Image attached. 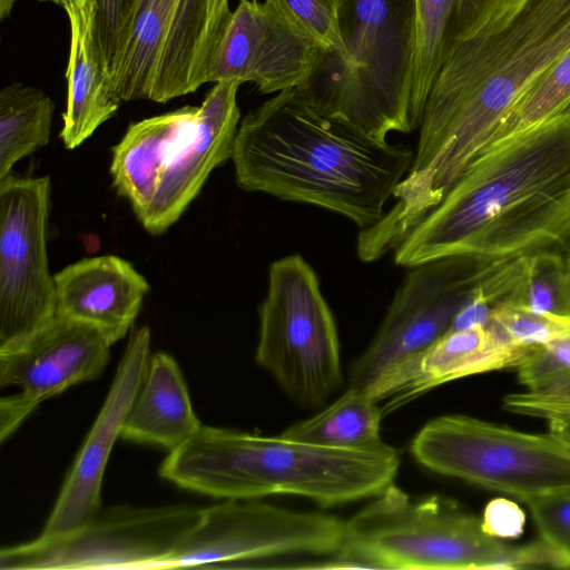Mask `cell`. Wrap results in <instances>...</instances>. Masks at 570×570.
I'll return each mask as SVG.
<instances>
[{
	"label": "cell",
	"instance_id": "obj_1",
	"mask_svg": "<svg viewBox=\"0 0 570 570\" xmlns=\"http://www.w3.org/2000/svg\"><path fill=\"white\" fill-rule=\"evenodd\" d=\"M570 47V0H510L438 73L423 110L399 208L423 218L489 145L498 127Z\"/></svg>",
	"mask_w": 570,
	"mask_h": 570
},
{
	"label": "cell",
	"instance_id": "obj_2",
	"mask_svg": "<svg viewBox=\"0 0 570 570\" xmlns=\"http://www.w3.org/2000/svg\"><path fill=\"white\" fill-rule=\"evenodd\" d=\"M570 246V105L483 150L393 253L413 267Z\"/></svg>",
	"mask_w": 570,
	"mask_h": 570
},
{
	"label": "cell",
	"instance_id": "obj_3",
	"mask_svg": "<svg viewBox=\"0 0 570 570\" xmlns=\"http://www.w3.org/2000/svg\"><path fill=\"white\" fill-rule=\"evenodd\" d=\"M413 157L410 147L327 116L291 88L240 120L230 159L242 189L321 207L363 230L383 218Z\"/></svg>",
	"mask_w": 570,
	"mask_h": 570
},
{
	"label": "cell",
	"instance_id": "obj_4",
	"mask_svg": "<svg viewBox=\"0 0 570 570\" xmlns=\"http://www.w3.org/2000/svg\"><path fill=\"white\" fill-rule=\"evenodd\" d=\"M393 448L370 452L306 444L282 436L202 425L169 451L161 478L216 499L287 494L333 507L373 498L394 482Z\"/></svg>",
	"mask_w": 570,
	"mask_h": 570
},
{
	"label": "cell",
	"instance_id": "obj_5",
	"mask_svg": "<svg viewBox=\"0 0 570 570\" xmlns=\"http://www.w3.org/2000/svg\"><path fill=\"white\" fill-rule=\"evenodd\" d=\"M240 85L215 82L200 106L132 122L112 147V184L150 234L177 222L210 173L232 158Z\"/></svg>",
	"mask_w": 570,
	"mask_h": 570
},
{
	"label": "cell",
	"instance_id": "obj_6",
	"mask_svg": "<svg viewBox=\"0 0 570 570\" xmlns=\"http://www.w3.org/2000/svg\"><path fill=\"white\" fill-rule=\"evenodd\" d=\"M343 56L324 49L296 87L321 112L386 141L419 129L411 102L413 0H342Z\"/></svg>",
	"mask_w": 570,
	"mask_h": 570
},
{
	"label": "cell",
	"instance_id": "obj_7",
	"mask_svg": "<svg viewBox=\"0 0 570 570\" xmlns=\"http://www.w3.org/2000/svg\"><path fill=\"white\" fill-rule=\"evenodd\" d=\"M345 521L333 568L405 570L552 567L540 540L511 547L488 534L481 518L439 494L413 498L393 483Z\"/></svg>",
	"mask_w": 570,
	"mask_h": 570
},
{
	"label": "cell",
	"instance_id": "obj_8",
	"mask_svg": "<svg viewBox=\"0 0 570 570\" xmlns=\"http://www.w3.org/2000/svg\"><path fill=\"white\" fill-rule=\"evenodd\" d=\"M410 452L423 468L527 502L570 491V441L520 432L472 416L426 422Z\"/></svg>",
	"mask_w": 570,
	"mask_h": 570
},
{
	"label": "cell",
	"instance_id": "obj_9",
	"mask_svg": "<svg viewBox=\"0 0 570 570\" xmlns=\"http://www.w3.org/2000/svg\"><path fill=\"white\" fill-rule=\"evenodd\" d=\"M229 0H139L110 67L114 98L167 102L209 82Z\"/></svg>",
	"mask_w": 570,
	"mask_h": 570
},
{
	"label": "cell",
	"instance_id": "obj_10",
	"mask_svg": "<svg viewBox=\"0 0 570 570\" xmlns=\"http://www.w3.org/2000/svg\"><path fill=\"white\" fill-rule=\"evenodd\" d=\"M258 317L256 363L295 403L322 406L343 383L340 341L317 275L303 256L269 265Z\"/></svg>",
	"mask_w": 570,
	"mask_h": 570
},
{
	"label": "cell",
	"instance_id": "obj_11",
	"mask_svg": "<svg viewBox=\"0 0 570 570\" xmlns=\"http://www.w3.org/2000/svg\"><path fill=\"white\" fill-rule=\"evenodd\" d=\"M200 508L114 505L67 532L0 551L1 570H157L196 523Z\"/></svg>",
	"mask_w": 570,
	"mask_h": 570
},
{
	"label": "cell",
	"instance_id": "obj_12",
	"mask_svg": "<svg viewBox=\"0 0 570 570\" xmlns=\"http://www.w3.org/2000/svg\"><path fill=\"white\" fill-rule=\"evenodd\" d=\"M345 520L258 499H228L203 508L159 569L227 568L285 556L326 558L343 544Z\"/></svg>",
	"mask_w": 570,
	"mask_h": 570
},
{
	"label": "cell",
	"instance_id": "obj_13",
	"mask_svg": "<svg viewBox=\"0 0 570 570\" xmlns=\"http://www.w3.org/2000/svg\"><path fill=\"white\" fill-rule=\"evenodd\" d=\"M505 259L453 255L410 267L373 340L350 366L348 386L368 389L444 335L480 283Z\"/></svg>",
	"mask_w": 570,
	"mask_h": 570
},
{
	"label": "cell",
	"instance_id": "obj_14",
	"mask_svg": "<svg viewBox=\"0 0 570 570\" xmlns=\"http://www.w3.org/2000/svg\"><path fill=\"white\" fill-rule=\"evenodd\" d=\"M50 177L0 179V345L56 315L47 255Z\"/></svg>",
	"mask_w": 570,
	"mask_h": 570
},
{
	"label": "cell",
	"instance_id": "obj_15",
	"mask_svg": "<svg viewBox=\"0 0 570 570\" xmlns=\"http://www.w3.org/2000/svg\"><path fill=\"white\" fill-rule=\"evenodd\" d=\"M112 341L98 327L56 314L37 330L0 345V440L8 439L38 405L68 387L98 377Z\"/></svg>",
	"mask_w": 570,
	"mask_h": 570
},
{
	"label": "cell",
	"instance_id": "obj_16",
	"mask_svg": "<svg viewBox=\"0 0 570 570\" xmlns=\"http://www.w3.org/2000/svg\"><path fill=\"white\" fill-rule=\"evenodd\" d=\"M323 50L271 0H239L209 82H250L261 94H277L304 83Z\"/></svg>",
	"mask_w": 570,
	"mask_h": 570
},
{
	"label": "cell",
	"instance_id": "obj_17",
	"mask_svg": "<svg viewBox=\"0 0 570 570\" xmlns=\"http://www.w3.org/2000/svg\"><path fill=\"white\" fill-rule=\"evenodd\" d=\"M150 331H130L105 402L65 479L42 534L78 528L101 510V484L111 450L145 375L150 358Z\"/></svg>",
	"mask_w": 570,
	"mask_h": 570
},
{
	"label": "cell",
	"instance_id": "obj_18",
	"mask_svg": "<svg viewBox=\"0 0 570 570\" xmlns=\"http://www.w3.org/2000/svg\"><path fill=\"white\" fill-rule=\"evenodd\" d=\"M528 348L508 343L491 322L448 331L425 350L386 371L365 391L377 403L389 400L382 407L385 416L442 384L514 367Z\"/></svg>",
	"mask_w": 570,
	"mask_h": 570
},
{
	"label": "cell",
	"instance_id": "obj_19",
	"mask_svg": "<svg viewBox=\"0 0 570 570\" xmlns=\"http://www.w3.org/2000/svg\"><path fill=\"white\" fill-rule=\"evenodd\" d=\"M53 276L56 314L98 327L112 343L131 331L149 291L146 278L116 255L83 258Z\"/></svg>",
	"mask_w": 570,
	"mask_h": 570
},
{
	"label": "cell",
	"instance_id": "obj_20",
	"mask_svg": "<svg viewBox=\"0 0 570 570\" xmlns=\"http://www.w3.org/2000/svg\"><path fill=\"white\" fill-rule=\"evenodd\" d=\"M60 6L70 26L67 108L60 131L67 149H75L118 110L109 65L97 29L96 0H38Z\"/></svg>",
	"mask_w": 570,
	"mask_h": 570
},
{
	"label": "cell",
	"instance_id": "obj_21",
	"mask_svg": "<svg viewBox=\"0 0 570 570\" xmlns=\"http://www.w3.org/2000/svg\"><path fill=\"white\" fill-rule=\"evenodd\" d=\"M510 0H413L414 50L411 102L421 124L432 85L455 50Z\"/></svg>",
	"mask_w": 570,
	"mask_h": 570
},
{
	"label": "cell",
	"instance_id": "obj_22",
	"mask_svg": "<svg viewBox=\"0 0 570 570\" xmlns=\"http://www.w3.org/2000/svg\"><path fill=\"white\" fill-rule=\"evenodd\" d=\"M202 425L175 358L165 352L150 355L126 415L121 439L173 451Z\"/></svg>",
	"mask_w": 570,
	"mask_h": 570
},
{
	"label": "cell",
	"instance_id": "obj_23",
	"mask_svg": "<svg viewBox=\"0 0 570 570\" xmlns=\"http://www.w3.org/2000/svg\"><path fill=\"white\" fill-rule=\"evenodd\" d=\"M382 409L365 390L347 386L332 404L315 415L297 421L281 435L302 443L356 451L393 449L381 435Z\"/></svg>",
	"mask_w": 570,
	"mask_h": 570
},
{
	"label": "cell",
	"instance_id": "obj_24",
	"mask_svg": "<svg viewBox=\"0 0 570 570\" xmlns=\"http://www.w3.org/2000/svg\"><path fill=\"white\" fill-rule=\"evenodd\" d=\"M55 102L42 90L13 82L0 92V179L13 165L46 146Z\"/></svg>",
	"mask_w": 570,
	"mask_h": 570
},
{
	"label": "cell",
	"instance_id": "obj_25",
	"mask_svg": "<svg viewBox=\"0 0 570 570\" xmlns=\"http://www.w3.org/2000/svg\"><path fill=\"white\" fill-rule=\"evenodd\" d=\"M569 105L570 47L515 104L487 148L553 117Z\"/></svg>",
	"mask_w": 570,
	"mask_h": 570
},
{
	"label": "cell",
	"instance_id": "obj_26",
	"mask_svg": "<svg viewBox=\"0 0 570 570\" xmlns=\"http://www.w3.org/2000/svg\"><path fill=\"white\" fill-rule=\"evenodd\" d=\"M512 305L570 317V275L563 252L543 249L525 255L523 277Z\"/></svg>",
	"mask_w": 570,
	"mask_h": 570
},
{
	"label": "cell",
	"instance_id": "obj_27",
	"mask_svg": "<svg viewBox=\"0 0 570 570\" xmlns=\"http://www.w3.org/2000/svg\"><path fill=\"white\" fill-rule=\"evenodd\" d=\"M490 322L511 345L520 348L570 336V317L535 313L512 304L494 308Z\"/></svg>",
	"mask_w": 570,
	"mask_h": 570
},
{
	"label": "cell",
	"instance_id": "obj_28",
	"mask_svg": "<svg viewBox=\"0 0 570 570\" xmlns=\"http://www.w3.org/2000/svg\"><path fill=\"white\" fill-rule=\"evenodd\" d=\"M324 49L343 56L340 31L342 0H271Z\"/></svg>",
	"mask_w": 570,
	"mask_h": 570
},
{
	"label": "cell",
	"instance_id": "obj_29",
	"mask_svg": "<svg viewBox=\"0 0 570 570\" xmlns=\"http://www.w3.org/2000/svg\"><path fill=\"white\" fill-rule=\"evenodd\" d=\"M540 540L552 553L556 567L570 568V491L527 502Z\"/></svg>",
	"mask_w": 570,
	"mask_h": 570
},
{
	"label": "cell",
	"instance_id": "obj_30",
	"mask_svg": "<svg viewBox=\"0 0 570 570\" xmlns=\"http://www.w3.org/2000/svg\"><path fill=\"white\" fill-rule=\"evenodd\" d=\"M139 0H96L99 39L110 63L125 40Z\"/></svg>",
	"mask_w": 570,
	"mask_h": 570
},
{
	"label": "cell",
	"instance_id": "obj_31",
	"mask_svg": "<svg viewBox=\"0 0 570 570\" xmlns=\"http://www.w3.org/2000/svg\"><path fill=\"white\" fill-rule=\"evenodd\" d=\"M481 521L488 534L498 539H513L522 534L525 514L515 502L497 498L487 504Z\"/></svg>",
	"mask_w": 570,
	"mask_h": 570
},
{
	"label": "cell",
	"instance_id": "obj_32",
	"mask_svg": "<svg viewBox=\"0 0 570 570\" xmlns=\"http://www.w3.org/2000/svg\"><path fill=\"white\" fill-rule=\"evenodd\" d=\"M550 431L570 441V420L549 421Z\"/></svg>",
	"mask_w": 570,
	"mask_h": 570
},
{
	"label": "cell",
	"instance_id": "obj_33",
	"mask_svg": "<svg viewBox=\"0 0 570 570\" xmlns=\"http://www.w3.org/2000/svg\"><path fill=\"white\" fill-rule=\"evenodd\" d=\"M16 2H17V0H0V18H1V20H4L6 18L10 17Z\"/></svg>",
	"mask_w": 570,
	"mask_h": 570
},
{
	"label": "cell",
	"instance_id": "obj_34",
	"mask_svg": "<svg viewBox=\"0 0 570 570\" xmlns=\"http://www.w3.org/2000/svg\"><path fill=\"white\" fill-rule=\"evenodd\" d=\"M563 255H564L567 268H568V272L570 275V246L563 252Z\"/></svg>",
	"mask_w": 570,
	"mask_h": 570
},
{
	"label": "cell",
	"instance_id": "obj_35",
	"mask_svg": "<svg viewBox=\"0 0 570 570\" xmlns=\"http://www.w3.org/2000/svg\"><path fill=\"white\" fill-rule=\"evenodd\" d=\"M570 337V336H569Z\"/></svg>",
	"mask_w": 570,
	"mask_h": 570
}]
</instances>
